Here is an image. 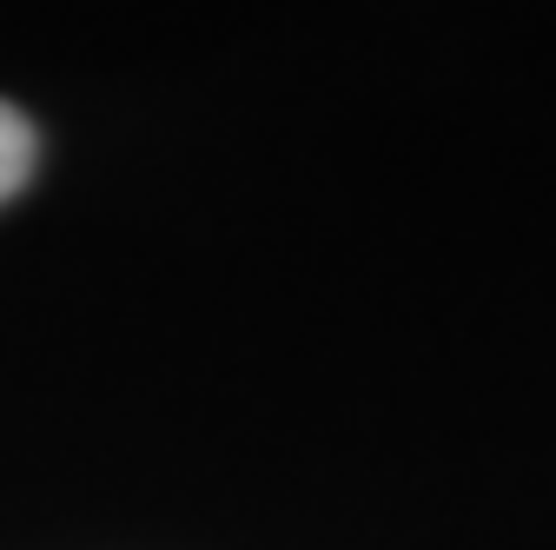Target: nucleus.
Returning a JSON list of instances; mask_svg holds the SVG:
<instances>
[{
    "mask_svg": "<svg viewBox=\"0 0 556 550\" xmlns=\"http://www.w3.org/2000/svg\"><path fill=\"white\" fill-rule=\"evenodd\" d=\"M27 173H34V126L14 107H0V199H14Z\"/></svg>",
    "mask_w": 556,
    "mask_h": 550,
    "instance_id": "1",
    "label": "nucleus"
}]
</instances>
